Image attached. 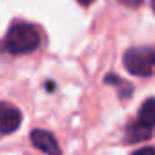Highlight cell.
I'll return each mask as SVG.
<instances>
[{"instance_id":"7","label":"cell","mask_w":155,"mask_h":155,"mask_svg":"<svg viewBox=\"0 0 155 155\" xmlns=\"http://www.w3.org/2000/svg\"><path fill=\"white\" fill-rule=\"evenodd\" d=\"M104 81H106V84H111V86L122 90V91H120V97H122V99H126L130 93H133V86H130L126 81H122L120 77H117V75H106Z\"/></svg>"},{"instance_id":"5","label":"cell","mask_w":155,"mask_h":155,"mask_svg":"<svg viewBox=\"0 0 155 155\" xmlns=\"http://www.w3.org/2000/svg\"><path fill=\"white\" fill-rule=\"evenodd\" d=\"M137 122L142 124V126L148 128V130L155 128V99H148V101H144V102L140 104Z\"/></svg>"},{"instance_id":"10","label":"cell","mask_w":155,"mask_h":155,"mask_svg":"<svg viewBox=\"0 0 155 155\" xmlns=\"http://www.w3.org/2000/svg\"><path fill=\"white\" fill-rule=\"evenodd\" d=\"M77 2H79L81 6H91V4L95 2V0H77Z\"/></svg>"},{"instance_id":"8","label":"cell","mask_w":155,"mask_h":155,"mask_svg":"<svg viewBox=\"0 0 155 155\" xmlns=\"http://www.w3.org/2000/svg\"><path fill=\"white\" fill-rule=\"evenodd\" d=\"M131 155H155V148H151V146H144V148L133 151Z\"/></svg>"},{"instance_id":"6","label":"cell","mask_w":155,"mask_h":155,"mask_svg":"<svg viewBox=\"0 0 155 155\" xmlns=\"http://www.w3.org/2000/svg\"><path fill=\"white\" fill-rule=\"evenodd\" d=\"M150 137H151V130L144 128L139 122L128 124V128H126V140L128 142H140V140H146Z\"/></svg>"},{"instance_id":"4","label":"cell","mask_w":155,"mask_h":155,"mask_svg":"<svg viewBox=\"0 0 155 155\" xmlns=\"http://www.w3.org/2000/svg\"><path fill=\"white\" fill-rule=\"evenodd\" d=\"M31 144L37 150L44 151L46 155H62L55 135L46 131V130H33L31 131Z\"/></svg>"},{"instance_id":"2","label":"cell","mask_w":155,"mask_h":155,"mask_svg":"<svg viewBox=\"0 0 155 155\" xmlns=\"http://www.w3.org/2000/svg\"><path fill=\"white\" fill-rule=\"evenodd\" d=\"M124 68L135 77H150L155 68V48H131L124 53Z\"/></svg>"},{"instance_id":"1","label":"cell","mask_w":155,"mask_h":155,"mask_svg":"<svg viewBox=\"0 0 155 155\" xmlns=\"http://www.w3.org/2000/svg\"><path fill=\"white\" fill-rule=\"evenodd\" d=\"M40 46V33L26 22H17L6 35V48L13 55H26Z\"/></svg>"},{"instance_id":"3","label":"cell","mask_w":155,"mask_h":155,"mask_svg":"<svg viewBox=\"0 0 155 155\" xmlns=\"http://www.w3.org/2000/svg\"><path fill=\"white\" fill-rule=\"evenodd\" d=\"M22 122V113L9 102H0V133H13Z\"/></svg>"},{"instance_id":"9","label":"cell","mask_w":155,"mask_h":155,"mask_svg":"<svg viewBox=\"0 0 155 155\" xmlns=\"http://www.w3.org/2000/svg\"><path fill=\"white\" fill-rule=\"evenodd\" d=\"M119 2L124 4V6H128V8H139L142 4V0H119Z\"/></svg>"},{"instance_id":"11","label":"cell","mask_w":155,"mask_h":155,"mask_svg":"<svg viewBox=\"0 0 155 155\" xmlns=\"http://www.w3.org/2000/svg\"><path fill=\"white\" fill-rule=\"evenodd\" d=\"M151 6H153V11H155V0H151Z\"/></svg>"}]
</instances>
